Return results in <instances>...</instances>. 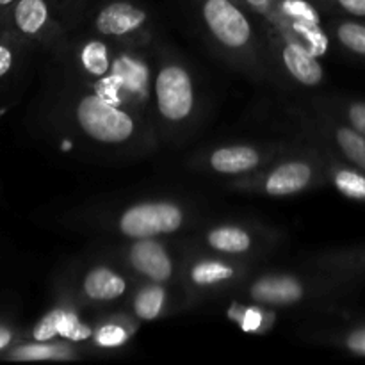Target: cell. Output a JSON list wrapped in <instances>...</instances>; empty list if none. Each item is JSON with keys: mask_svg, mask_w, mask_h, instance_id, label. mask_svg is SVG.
<instances>
[{"mask_svg": "<svg viewBox=\"0 0 365 365\" xmlns=\"http://www.w3.org/2000/svg\"><path fill=\"white\" fill-rule=\"evenodd\" d=\"M48 66L34 110L43 130L84 152L113 159L141 157L157 148L159 138L152 118L100 95L50 61Z\"/></svg>", "mask_w": 365, "mask_h": 365, "instance_id": "cell-1", "label": "cell"}, {"mask_svg": "<svg viewBox=\"0 0 365 365\" xmlns=\"http://www.w3.org/2000/svg\"><path fill=\"white\" fill-rule=\"evenodd\" d=\"M153 48L125 46L86 32H71L66 59L53 64L100 95L153 120Z\"/></svg>", "mask_w": 365, "mask_h": 365, "instance_id": "cell-2", "label": "cell"}, {"mask_svg": "<svg viewBox=\"0 0 365 365\" xmlns=\"http://www.w3.org/2000/svg\"><path fill=\"white\" fill-rule=\"evenodd\" d=\"M210 52L257 84L273 86L266 36L253 14L235 0H182Z\"/></svg>", "mask_w": 365, "mask_h": 365, "instance_id": "cell-3", "label": "cell"}, {"mask_svg": "<svg viewBox=\"0 0 365 365\" xmlns=\"http://www.w3.org/2000/svg\"><path fill=\"white\" fill-rule=\"evenodd\" d=\"M152 103L157 138L171 146L185 145L205 114V96L195 70L164 38L153 48Z\"/></svg>", "mask_w": 365, "mask_h": 365, "instance_id": "cell-4", "label": "cell"}, {"mask_svg": "<svg viewBox=\"0 0 365 365\" xmlns=\"http://www.w3.org/2000/svg\"><path fill=\"white\" fill-rule=\"evenodd\" d=\"M359 282L305 266L302 271H255L235 292L239 299L278 310L341 314L359 291Z\"/></svg>", "mask_w": 365, "mask_h": 365, "instance_id": "cell-5", "label": "cell"}, {"mask_svg": "<svg viewBox=\"0 0 365 365\" xmlns=\"http://www.w3.org/2000/svg\"><path fill=\"white\" fill-rule=\"evenodd\" d=\"M202 220L200 209L182 196H143L120 205L89 210L82 225L96 228L113 237H178L191 234Z\"/></svg>", "mask_w": 365, "mask_h": 365, "instance_id": "cell-6", "label": "cell"}, {"mask_svg": "<svg viewBox=\"0 0 365 365\" xmlns=\"http://www.w3.org/2000/svg\"><path fill=\"white\" fill-rule=\"evenodd\" d=\"M323 185H328L327 152L303 139H292L277 159L257 173L225 182L228 191L267 198L299 196Z\"/></svg>", "mask_w": 365, "mask_h": 365, "instance_id": "cell-7", "label": "cell"}, {"mask_svg": "<svg viewBox=\"0 0 365 365\" xmlns=\"http://www.w3.org/2000/svg\"><path fill=\"white\" fill-rule=\"evenodd\" d=\"M134 285V277L113 257L102 253L66 267L56 282V296L86 310L102 312L121 309Z\"/></svg>", "mask_w": 365, "mask_h": 365, "instance_id": "cell-8", "label": "cell"}, {"mask_svg": "<svg viewBox=\"0 0 365 365\" xmlns=\"http://www.w3.org/2000/svg\"><path fill=\"white\" fill-rule=\"evenodd\" d=\"M184 241L205 252L260 266L284 246L285 234L280 228L262 221L227 217L198 225L191 234L185 235Z\"/></svg>", "mask_w": 365, "mask_h": 365, "instance_id": "cell-9", "label": "cell"}, {"mask_svg": "<svg viewBox=\"0 0 365 365\" xmlns=\"http://www.w3.org/2000/svg\"><path fill=\"white\" fill-rule=\"evenodd\" d=\"M182 248L178 285L184 292L187 309L210 299L235 294L242 284L259 269V264L217 255L187 245L178 237Z\"/></svg>", "mask_w": 365, "mask_h": 365, "instance_id": "cell-10", "label": "cell"}, {"mask_svg": "<svg viewBox=\"0 0 365 365\" xmlns=\"http://www.w3.org/2000/svg\"><path fill=\"white\" fill-rule=\"evenodd\" d=\"M285 128L294 138L330 150L334 155L365 171V135L337 120L331 114L316 109L302 96L284 100L280 106Z\"/></svg>", "mask_w": 365, "mask_h": 365, "instance_id": "cell-11", "label": "cell"}, {"mask_svg": "<svg viewBox=\"0 0 365 365\" xmlns=\"http://www.w3.org/2000/svg\"><path fill=\"white\" fill-rule=\"evenodd\" d=\"M75 32L141 48H152L163 38L157 14L145 0H100Z\"/></svg>", "mask_w": 365, "mask_h": 365, "instance_id": "cell-12", "label": "cell"}, {"mask_svg": "<svg viewBox=\"0 0 365 365\" xmlns=\"http://www.w3.org/2000/svg\"><path fill=\"white\" fill-rule=\"evenodd\" d=\"M20 39L45 53L52 63H63L70 50V32L61 21L56 0H16L0 20Z\"/></svg>", "mask_w": 365, "mask_h": 365, "instance_id": "cell-13", "label": "cell"}, {"mask_svg": "<svg viewBox=\"0 0 365 365\" xmlns=\"http://www.w3.org/2000/svg\"><path fill=\"white\" fill-rule=\"evenodd\" d=\"M291 141L287 139H255V141H230L207 146L192 153L187 168L196 173L234 180L257 173L277 159Z\"/></svg>", "mask_w": 365, "mask_h": 365, "instance_id": "cell-14", "label": "cell"}, {"mask_svg": "<svg viewBox=\"0 0 365 365\" xmlns=\"http://www.w3.org/2000/svg\"><path fill=\"white\" fill-rule=\"evenodd\" d=\"M103 253L113 257L135 282L178 285L182 259L178 237L175 241H170V237L128 239Z\"/></svg>", "mask_w": 365, "mask_h": 365, "instance_id": "cell-15", "label": "cell"}, {"mask_svg": "<svg viewBox=\"0 0 365 365\" xmlns=\"http://www.w3.org/2000/svg\"><path fill=\"white\" fill-rule=\"evenodd\" d=\"M269 53L273 88L285 93L310 91L324 84V71L321 57L307 48L302 41L285 34L266 36Z\"/></svg>", "mask_w": 365, "mask_h": 365, "instance_id": "cell-16", "label": "cell"}, {"mask_svg": "<svg viewBox=\"0 0 365 365\" xmlns=\"http://www.w3.org/2000/svg\"><path fill=\"white\" fill-rule=\"evenodd\" d=\"M86 312L88 310L75 305L73 302L56 296L53 305L36 321L31 330L25 331V339L27 341L63 339V341H70L88 348L93 331V321L86 319Z\"/></svg>", "mask_w": 365, "mask_h": 365, "instance_id": "cell-17", "label": "cell"}, {"mask_svg": "<svg viewBox=\"0 0 365 365\" xmlns=\"http://www.w3.org/2000/svg\"><path fill=\"white\" fill-rule=\"evenodd\" d=\"M139 323H153L187 309L180 285L157 284V282H135L130 296L121 307Z\"/></svg>", "mask_w": 365, "mask_h": 365, "instance_id": "cell-18", "label": "cell"}, {"mask_svg": "<svg viewBox=\"0 0 365 365\" xmlns=\"http://www.w3.org/2000/svg\"><path fill=\"white\" fill-rule=\"evenodd\" d=\"M139 323L134 316L123 309L102 310L93 319L91 339L88 342L89 351L114 353L123 351L138 334Z\"/></svg>", "mask_w": 365, "mask_h": 365, "instance_id": "cell-19", "label": "cell"}, {"mask_svg": "<svg viewBox=\"0 0 365 365\" xmlns=\"http://www.w3.org/2000/svg\"><path fill=\"white\" fill-rule=\"evenodd\" d=\"M86 346L53 339V341H20L0 355L6 362H71L88 355Z\"/></svg>", "mask_w": 365, "mask_h": 365, "instance_id": "cell-20", "label": "cell"}, {"mask_svg": "<svg viewBox=\"0 0 365 365\" xmlns=\"http://www.w3.org/2000/svg\"><path fill=\"white\" fill-rule=\"evenodd\" d=\"M36 53L34 46L0 27V95L21 81Z\"/></svg>", "mask_w": 365, "mask_h": 365, "instance_id": "cell-21", "label": "cell"}, {"mask_svg": "<svg viewBox=\"0 0 365 365\" xmlns=\"http://www.w3.org/2000/svg\"><path fill=\"white\" fill-rule=\"evenodd\" d=\"M309 266L331 274H339V277L351 278V280L362 284L365 282V245L324 250V252L310 257Z\"/></svg>", "mask_w": 365, "mask_h": 365, "instance_id": "cell-22", "label": "cell"}, {"mask_svg": "<svg viewBox=\"0 0 365 365\" xmlns=\"http://www.w3.org/2000/svg\"><path fill=\"white\" fill-rule=\"evenodd\" d=\"M327 32L331 45L351 59L365 63V20L351 16L327 14Z\"/></svg>", "mask_w": 365, "mask_h": 365, "instance_id": "cell-23", "label": "cell"}, {"mask_svg": "<svg viewBox=\"0 0 365 365\" xmlns=\"http://www.w3.org/2000/svg\"><path fill=\"white\" fill-rule=\"evenodd\" d=\"M302 98L316 109L331 114L355 128L359 134L365 135V98L344 95H312L302 96Z\"/></svg>", "mask_w": 365, "mask_h": 365, "instance_id": "cell-24", "label": "cell"}, {"mask_svg": "<svg viewBox=\"0 0 365 365\" xmlns=\"http://www.w3.org/2000/svg\"><path fill=\"white\" fill-rule=\"evenodd\" d=\"M227 316L232 323L237 324L246 334L266 335L267 331L273 330L274 323H277L278 310L255 302L235 299L228 307Z\"/></svg>", "mask_w": 365, "mask_h": 365, "instance_id": "cell-25", "label": "cell"}, {"mask_svg": "<svg viewBox=\"0 0 365 365\" xmlns=\"http://www.w3.org/2000/svg\"><path fill=\"white\" fill-rule=\"evenodd\" d=\"M323 148V146H321ZM328 155V185L353 202L365 203V171L324 148Z\"/></svg>", "mask_w": 365, "mask_h": 365, "instance_id": "cell-26", "label": "cell"}, {"mask_svg": "<svg viewBox=\"0 0 365 365\" xmlns=\"http://www.w3.org/2000/svg\"><path fill=\"white\" fill-rule=\"evenodd\" d=\"M321 339L324 344L342 349L349 355L365 356V321L335 328V330L321 335Z\"/></svg>", "mask_w": 365, "mask_h": 365, "instance_id": "cell-27", "label": "cell"}, {"mask_svg": "<svg viewBox=\"0 0 365 365\" xmlns=\"http://www.w3.org/2000/svg\"><path fill=\"white\" fill-rule=\"evenodd\" d=\"M100 0H56L57 13L66 31L75 32Z\"/></svg>", "mask_w": 365, "mask_h": 365, "instance_id": "cell-28", "label": "cell"}, {"mask_svg": "<svg viewBox=\"0 0 365 365\" xmlns=\"http://www.w3.org/2000/svg\"><path fill=\"white\" fill-rule=\"evenodd\" d=\"M277 0H242V6L253 14L262 27L264 36L277 27Z\"/></svg>", "mask_w": 365, "mask_h": 365, "instance_id": "cell-29", "label": "cell"}, {"mask_svg": "<svg viewBox=\"0 0 365 365\" xmlns=\"http://www.w3.org/2000/svg\"><path fill=\"white\" fill-rule=\"evenodd\" d=\"M324 14L365 20V0H314Z\"/></svg>", "mask_w": 365, "mask_h": 365, "instance_id": "cell-30", "label": "cell"}, {"mask_svg": "<svg viewBox=\"0 0 365 365\" xmlns=\"http://www.w3.org/2000/svg\"><path fill=\"white\" fill-rule=\"evenodd\" d=\"M25 339V331L16 328L14 324L0 321V355L11 348V346L18 344L20 341Z\"/></svg>", "mask_w": 365, "mask_h": 365, "instance_id": "cell-31", "label": "cell"}, {"mask_svg": "<svg viewBox=\"0 0 365 365\" xmlns=\"http://www.w3.org/2000/svg\"><path fill=\"white\" fill-rule=\"evenodd\" d=\"M14 2H16V0H0V20H2L4 14L14 6Z\"/></svg>", "mask_w": 365, "mask_h": 365, "instance_id": "cell-32", "label": "cell"}, {"mask_svg": "<svg viewBox=\"0 0 365 365\" xmlns=\"http://www.w3.org/2000/svg\"><path fill=\"white\" fill-rule=\"evenodd\" d=\"M235 2H239V4H241V6H242V0H235Z\"/></svg>", "mask_w": 365, "mask_h": 365, "instance_id": "cell-33", "label": "cell"}]
</instances>
